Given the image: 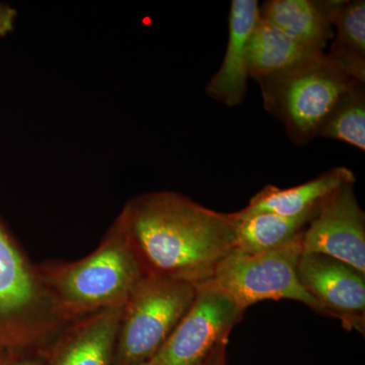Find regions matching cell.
Segmentation results:
<instances>
[{"instance_id":"obj_1","label":"cell","mask_w":365,"mask_h":365,"mask_svg":"<svg viewBox=\"0 0 365 365\" xmlns=\"http://www.w3.org/2000/svg\"><path fill=\"white\" fill-rule=\"evenodd\" d=\"M144 274L200 284L235 249L234 213H222L176 192L129 201L117 220Z\"/></svg>"},{"instance_id":"obj_2","label":"cell","mask_w":365,"mask_h":365,"mask_svg":"<svg viewBox=\"0 0 365 365\" xmlns=\"http://www.w3.org/2000/svg\"><path fill=\"white\" fill-rule=\"evenodd\" d=\"M256 81L266 111L284 126L290 140L297 145L318 137L319 128L338 101L359 83L327 53Z\"/></svg>"},{"instance_id":"obj_3","label":"cell","mask_w":365,"mask_h":365,"mask_svg":"<svg viewBox=\"0 0 365 365\" xmlns=\"http://www.w3.org/2000/svg\"><path fill=\"white\" fill-rule=\"evenodd\" d=\"M197 285L144 274L124 304L113 365H137L162 349L195 297Z\"/></svg>"},{"instance_id":"obj_4","label":"cell","mask_w":365,"mask_h":365,"mask_svg":"<svg viewBox=\"0 0 365 365\" xmlns=\"http://www.w3.org/2000/svg\"><path fill=\"white\" fill-rule=\"evenodd\" d=\"M144 272L119 223L93 254L61 269L54 287L72 313L122 306Z\"/></svg>"},{"instance_id":"obj_5","label":"cell","mask_w":365,"mask_h":365,"mask_svg":"<svg viewBox=\"0 0 365 365\" xmlns=\"http://www.w3.org/2000/svg\"><path fill=\"white\" fill-rule=\"evenodd\" d=\"M302 232L289 244L265 253L249 255L232 250L218 264L209 281L230 295L244 311L263 300L289 299L329 317L297 278Z\"/></svg>"},{"instance_id":"obj_6","label":"cell","mask_w":365,"mask_h":365,"mask_svg":"<svg viewBox=\"0 0 365 365\" xmlns=\"http://www.w3.org/2000/svg\"><path fill=\"white\" fill-rule=\"evenodd\" d=\"M245 311L211 281L197 285L195 297L153 359L160 365H201L222 345Z\"/></svg>"},{"instance_id":"obj_7","label":"cell","mask_w":365,"mask_h":365,"mask_svg":"<svg viewBox=\"0 0 365 365\" xmlns=\"http://www.w3.org/2000/svg\"><path fill=\"white\" fill-rule=\"evenodd\" d=\"M302 251L333 257L365 274V215L354 184L327 196L302 232Z\"/></svg>"},{"instance_id":"obj_8","label":"cell","mask_w":365,"mask_h":365,"mask_svg":"<svg viewBox=\"0 0 365 365\" xmlns=\"http://www.w3.org/2000/svg\"><path fill=\"white\" fill-rule=\"evenodd\" d=\"M300 284L346 330L364 334L365 274L344 262L302 252L297 265Z\"/></svg>"},{"instance_id":"obj_9","label":"cell","mask_w":365,"mask_h":365,"mask_svg":"<svg viewBox=\"0 0 365 365\" xmlns=\"http://www.w3.org/2000/svg\"><path fill=\"white\" fill-rule=\"evenodd\" d=\"M260 19L257 0H232L228 19V42L222 66L206 86L217 102L235 107L244 102L251 78V41Z\"/></svg>"},{"instance_id":"obj_10","label":"cell","mask_w":365,"mask_h":365,"mask_svg":"<svg viewBox=\"0 0 365 365\" xmlns=\"http://www.w3.org/2000/svg\"><path fill=\"white\" fill-rule=\"evenodd\" d=\"M36 297L33 274L0 223V355H14L21 344L20 321Z\"/></svg>"},{"instance_id":"obj_11","label":"cell","mask_w":365,"mask_h":365,"mask_svg":"<svg viewBox=\"0 0 365 365\" xmlns=\"http://www.w3.org/2000/svg\"><path fill=\"white\" fill-rule=\"evenodd\" d=\"M347 184H355L354 173L346 167H336L316 179L292 188L281 189L267 185L251 199L248 206L235 212V215L245 217L268 212L297 217L316 211L327 196Z\"/></svg>"},{"instance_id":"obj_12","label":"cell","mask_w":365,"mask_h":365,"mask_svg":"<svg viewBox=\"0 0 365 365\" xmlns=\"http://www.w3.org/2000/svg\"><path fill=\"white\" fill-rule=\"evenodd\" d=\"M342 0H270L260 18L302 44L323 51L334 37L333 21Z\"/></svg>"},{"instance_id":"obj_13","label":"cell","mask_w":365,"mask_h":365,"mask_svg":"<svg viewBox=\"0 0 365 365\" xmlns=\"http://www.w3.org/2000/svg\"><path fill=\"white\" fill-rule=\"evenodd\" d=\"M123 307L102 309L79 324L45 365H113Z\"/></svg>"},{"instance_id":"obj_14","label":"cell","mask_w":365,"mask_h":365,"mask_svg":"<svg viewBox=\"0 0 365 365\" xmlns=\"http://www.w3.org/2000/svg\"><path fill=\"white\" fill-rule=\"evenodd\" d=\"M323 53L302 44L260 18L251 41V78L258 79L279 73Z\"/></svg>"},{"instance_id":"obj_15","label":"cell","mask_w":365,"mask_h":365,"mask_svg":"<svg viewBox=\"0 0 365 365\" xmlns=\"http://www.w3.org/2000/svg\"><path fill=\"white\" fill-rule=\"evenodd\" d=\"M317 211L318 209L297 217L268 212L237 217L234 213L237 222L234 250L240 253L255 255L279 249L304 232Z\"/></svg>"},{"instance_id":"obj_16","label":"cell","mask_w":365,"mask_h":365,"mask_svg":"<svg viewBox=\"0 0 365 365\" xmlns=\"http://www.w3.org/2000/svg\"><path fill=\"white\" fill-rule=\"evenodd\" d=\"M329 57L350 78L365 85V1L342 0L333 21Z\"/></svg>"},{"instance_id":"obj_17","label":"cell","mask_w":365,"mask_h":365,"mask_svg":"<svg viewBox=\"0 0 365 365\" xmlns=\"http://www.w3.org/2000/svg\"><path fill=\"white\" fill-rule=\"evenodd\" d=\"M318 137L335 139L365 150L364 83H356L338 101L319 128Z\"/></svg>"},{"instance_id":"obj_18","label":"cell","mask_w":365,"mask_h":365,"mask_svg":"<svg viewBox=\"0 0 365 365\" xmlns=\"http://www.w3.org/2000/svg\"><path fill=\"white\" fill-rule=\"evenodd\" d=\"M16 16L18 13L13 7L0 4V39L14 30Z\"/></svg>"},{"instance_id":"obj_19","label":"cell","mask_w":365,"mask_h":365,"mask_svg":"<svg viewBox=\"0 0 365 365\" xmlns=\"http://www.w3.org/2000/svg\"><path fill=\"white\" fill-rule=\"evenodd\" d=\"M201 365H230L227 355V345L218 347Z\"/></svg>"},{"instance_id":"obj_20","label":"cell","mask_w":365,"mask_h":365,"mask_svg":"<svg viewBox=\"0 0 365 365\" xmlns=\"http://www.w3.org/2000/svg\"><path fill=\"white\" fill-rule=\"evenodd\" d=\"M9 365H45L42 361L39 359H31V357H24V359H20V357L14 356L13 360H11V364Z\"/></svg>"},{"instance_id":"obj_21","label":"cell","mask_w":365,"mask_h":365,"mask_svg":"<svg viewBox=\"0 0 365 365\" xmlns=\"http://www.w3.org/2000/svg\"><path fill=\"white\" fill-rule=\"evenodd\" d=\"M16 355L4 354L0 355V365H9L11 364V360Z\"/></svg>"},{"instance_id":"obj_22","label":"cell","mask_w":365,"mask_h":365,"mask_svg":"<svg viewBox=\"0 0 365 365\" xmlns=\"http://www.w3.org/2000/svg\"><path fill=\"white\" fill-rule=\"evenodd\" d=\"M137 365H160L158 364L157 360L155 359H151L150 360H148V361L143 362V364H137Z\"/></svg>"}]
</instances>
